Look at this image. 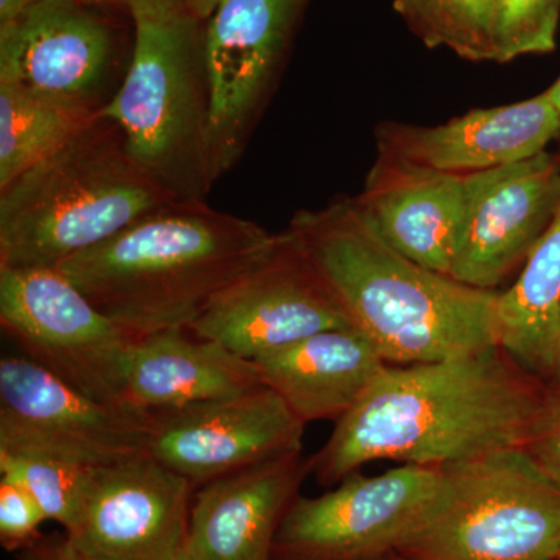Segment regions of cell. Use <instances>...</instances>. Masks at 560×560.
<instances>
[{
	"label": "cell",
	"mask_w": 560,
	"mask_h": 560,
	"mask_svg": "<svg viewBox=\"0 0 560 560\" xmlns=\"http://www.w3.org/2000/svg\"><path fill=\"white\" fill-rule=\"evenodd\" d=\"M445 469L440 506L397 552L418 560H560V485L526 448Z\"/></svg>",
	"instance_id": "8992f818"
},
{
	"label": "cell",
	"mask_w": 560,
	"mask_h": 560,
	"mask_svg": "<svg viewBox=\"0 0 560 560\" xmlns=\"http://www.w3.org/2000/svg\"><path fill=\"white\" fill-rule=\"evenodd\" d=\"M195 489L151 456L101 467L66 536L102 560H175L186 551Z\"/></svg>",
	"instance_id": "5bb4252c"
},
{
	"label": "cell",
	"mask_w": 560,
	"mask_h": 560,
	"mask_svg": "<svg viewBox=\"0 0 560 560\" xmlns=\"http://www.w3.org/2000/svg\"><path fill=\"white\" fill-rule=\"evenodd\" d=\"M393 248L451 276L466 206V175L378 156L355 198Z\"/></svg>",
	"instance_id": "ac0fdd59"
},
{
	"label": "cell",
	"mask_w": 560,
	"mask_h": 560,
	"mask_svg": "<svg viewBox=\"0 0 560 560\" xmlns=\"http://www.w3.org/2000/svg\"><path fill=\"white\" fill-rule=\"evenodd\" d=\"M254 363L305 425L345 418L389 366L355 327L319 331Z\"/></svg>",
	"instance_id": "ffe728a7"
},
{
	"label": "cell",
	"mask_w": 560,
	"mask_h": 560,
	"mask_svg": "<svg viewBox=\"0 0 560 560\" xmlns=\"http://www.w3.org/2000/svg\"><path fill=\"white\" fill-rule=\"evenodd\" d=\"M47 517L27 489L0 480V541L5 550H25L38 541L40 523Z\"/></svg>",
	"instance_id": "484cf974"
},
{
	"label": "cell",
	"mask_w": 560,
	"mask_h": 560,
	"mask_svg": "<svg viewBox=\"0 0 560 560\" xmlns=\"http://www.w3.org/2000/svg\"><path fill=\"white\" fill-rule=\"evenodd\" d=\"M289 231L386 363H431L499 346L500 293L408 259L383 238L355 198L301 210Z\"/></svg>",
	"instance_id": "7a4b0ae2"
},
{
	"label": "cell",
	"mask_w": 560,
	"mask_h": 560,
	"mask_svg": "<svg viewBox=\"0 0 560 560\" xmlns=\"http://www.w3.org/2000/svg\"><path fill=\"white\" fill-rule=\"evenodd\" d=\"M0 326L22 355L62 382L92 399L128 405L125 378L136 338L60 268L0 267Z\"/></svg>",
	"instance_id": "ba28073f"
},
{
	"label": "cell",
	"mask_w": 560,
	"mask_h": 560,
	"mask_svg": "<svg viewBox=\"0 0 560 560\" xmlns=\"http://www.w3.org/2000/svg\"><path fill=\"white\" fill-rule=\"evenodd\" d=\"M548 385L552 386V388L560 389V340L558 345V353H556L555 370H552V375Z\"/></svg>",
	"instance_id": "1f68e13d"
},
{
	"label": "cell",
	"mask_w": 560,
	"mask_h": 560,
	"mask_svg": "<svg viewBox=\"0 0 560 560\" xmlns=\"http://www.w3.org/2000/svg\"><path fill=\"white\" fill-rule=\"evenodd\" d=\"M175 560H191L190 559V556H189V552L184 551L183 555H179L178 558H176Z\"/></svg>",
	"instance_id": "e575fe53"
},
{
	"label": "cell",
	"mask_w": 560,
	"mask_h": 560,
	"mask_svg": "<svg viewBox=\"0 0 560 560\" xmlns=\"http://www.w3.org/2000/svg\"><path fill=\"white\" fill-rule=\"evenodd\" d=\"M308 0H220L205 21L213 183L235 167L278 81Z\"/></svg>",
	"instance_id": "8fae6325"
},
{
	"label": "cell",
	"mask_w": 560,
	"mask_h": 560,
	"mask_svg": "<svg viewBox=\"0 0 560 560\" xmlns=\"http://www.w3.org/2000/svg\"><path fill=\"white\" fill-rule=\"evenodd\" d=\"M349 327L348 313L287 230L187 330L256 361L319 331Z\"/></svg>",
	"instance_id": "7c38bea8"
},
{
	"label": "cell",
	"mask_w": 560,
	"mask_h": 560,
	"mask_svg": "<svg viewBox=\"0 0 560 560\" xmlns=\"http://www.w3.org/2000/svg\"><path fill=\"white\" fill-rule=\"evenodd\" d=\"M153 415L92 399L27 357L0 360V451L101 469L149 456Z\"/></svg>",
	"instance_id": "30bf717a"
},
{
	"label": "cell",
	"mask_w": 560,
	"mask_h": 560,
	"mask_svg": "<svg viewBox=\"0 0 560 560\" xmlns=\"http://www.w3.org/2000/svg\"><path fill=\"white\" fill-rule=\"evenodd\" d=\"M121 16L84 0H38L0 24V84L98 116L131 61L135 25Z\"/></svg>",
	"instance_id": "52a82bcc"
},
{
	"label": "cell",
	"mask_w": 560,
	"mask_h": 560,
	"mask_svg": "<svg viewBox=\"0 0 560 560\" xmlns=\"http://www.w3.org/2000/svg\"><path fill=\"white\" fill-rule=\"evenodd\" d=\"M550 385L500 346L431 363L393 366L311 456L312 475L335 485L374 460L451 466L525 448Z\"/></svg>",
	"instance_id": "6da1fadb"
},
{
	"label": "cell",
	"mask_w": 560,
	"mask_h": 560,
	"mask_svg": "<svg viewBox=\"0 0 560 560\" xmlns=\"http://www.w3.org/2000/svg\"><path fill=\"white\" fill-rule=\"evenodd\" d=\"M499 346L518 366L550 382L560 340V202L517 282L499 294Z\"/></svg>",
	"instance_id": "44dd1931"
},
{
	"label": "cell",
	"mask_w": 560,
	"mask_h": 560,
	"mask_svg": "<svg viewBox=\"0 0 560 560\" xmlns=\"http://www.w3.org/2000/svg\"><path fill=\"white\" fill-rule=\"evenodd\" d=\"M547 92L550 95L552 105H555V108L560 114V77L551 88H548Z\"/></svg>",
	"instance_id": "d6a6232c"
},
{
	"label": "cell",
	"mask_w": 560,
	"mask_h": 560,
	"mask_svg": "<svg viewBox=\"0 0 560 560\" xmlns=\"http://www.w3.org/2000/svg\"><path fill=\"white\" fill-rule=\"evenodd\" d=\"M447 480L445 466L401 464L377 477L353 471L324 495H298L280 523L272 558L385 559L430 521Z\"/></svg>",
	"instance_id": "9c48e42d"
},
{
	"label": "cell",
	"mask_w": 560,
	"mask_h": 560,
	"mask_svg": "<svg viewBox=\"0 0 560 560\" xmlns=\"http://www.w3.org/2000/svg\"><path fill=\"white\" fill-rule=\"evenodd\" d=\"M526 451L560 485V389L550 386V399Z\"/></svg>",
	"instance_id": "4316f807"
},
{
	"label": "cell",
	"mask_w": 560,
	"mask_h": 560,
	"mask_svg": "<svg viewBox=\"0 0 560 560\" xmlns=\"http://www.w3.org/2000/svg\"><path fill=\"white\" fill-rule=\"evenodd\" d=\"M95 117L0 84V190L68 145Z\"/></svg>",
	"instance_id": "7402d4cb"
},
{
	"label": "cell",
	"mask_w": 560,
	"mask_h": 560,
	"mask_svg": "<svg viewBox=\"0 0 560 560\" xmlns=\"http://www.w3.org/2000/svg\"><path fill=\"white\" fill-rule=\"evenodd\" d=\"M135 44L120 90L98 116L113 120L140 168L178 201H206L209 90L201 21L190 9L132 14Z\"/></svg>",
	"instance_id": "5b68a950"
},
{
	"label": "cell",
	"mask_w": 560,
	"mask_h": 560,
	"mask_svg": "<svg viewBox=\"0 0 560 560\" xmlns=\"http://www.w3.org/2000/svg\"><path fill=\"white\" fill-rule=\"evenodd\" d=\"M38 0H0V24L16 20Z\"/></svg>",
	"instance_id": "f546056e"
},
{
	"label": "cell",
	"mask_w": 560,
	"mask_h": 560,
	"mask_svg": "<svg viewBox=\"0 0 560 560\" xmlns=\"http://www.w3.org/2000/svg\"><path fill=\"white\" fill-rule=\"evenodd\" d=\"M219 3L220 0H190L191 10L201 21L208 20Z\"/></svg>",
	"instance_id": "4dcf8cb0"
},
{
	"label": "cell",
	"mask_w": 560,
	"mask_h": 560,
	"mask_svg": "<svg viewBox=\"0 0 560 560\" xmlns=\"http://www.w3.org/2000/svg\"><path fill=\"white\" fill-rule=\"evenodd\" d=\"M20 560H102L80 550L68 536L54 544H38L25 548Z\"/></svg>",
	"instance_id": "83f0119b"
},
{
	"label": "cell",
	"mask_w": 560,
	"mask_h": 560,
	"mask_svg": "<svg viewBox=\"0 0 560 560\" xmlns=\"http://www.w3.org/2000/svg\"><path fill=\"white\" fill-rule=\"evenodd\" d=\"M279 238L206 201H173L58 268L105 315L142 338L189 329Z\"/></svg>",
	"instance_id": "3957f363"
},
{
	"label": "cell",
	"mask_w": 560,
	"mask_h": 560,
	"mask_svg": "<svg viewBox=\"0 0 560 560\" xmlns=\"http://www.w3.org/2000/svg\"><path fill=\"white\" fill-rule=\"evenodd\" d=\"M94 470L65 460L0 451L2 478L27 489L47 521L60 523L66 533L79 518Z\"/></svg>",
	"instance_id": "cb8c5ba5"
},
{
	"label": "cell",
	"mask_w": 560,
	"mask_h": 560,
	"mask_svg": "<svg viewBox=\"0 0 560 560\" xmlns=\"http://www.w3.org/2000/svg\"><path fill=\"white\" fill-rule=\"evenodd\" d=\"M560 202V160L548 151L466 175V206L451 278L497 289L550 226Z\"/></svg>",
	"instance_id": "9a60e30c"
},
{
	"label": "cell",
	"mask_w": 560,
	"mask_h": 560,
	"mask_svg": "<svg viewBox=\"0 0 560 560\" xmlns=\"http://www.w3.org/2000/svg\"><path fill=\"white\" fill-rule=\"evenodd\" d=\"M311 458L291 455L198 488L186 550L191 560H271L276 536Z\"/></svg>",
	"instance_id": "e0dca14e"
},
{
	"label": "cell",
	"mask_w": 560,
	"mask_h": 560,
	"mask_svg": "<svg viewBox=\"0 0 560 560\" xmlns=\"http://www.w3.org/2000/svg\"><path fill=\"white\" fill-rule=\"evenodd\" d=\"M560 0H499L493 49L495 62L556 49Z\"/></svg>",
	"instance_id": "d4e9b609"
},
{
	"label": "cell",
	"mask_w": 560,
	"mask_h": 560,
	"mask_svg": "<svg viewBox=\"0 0 560 560\" xmlns=\"http://www.w3.org/2000/svg\"><path fill=\"white\" fill-rule=\"evenodd\" d=\"M264 386L256 363L187 329L136 338L128 357L125 401L138 410H178Z\"/></svg>",
	"instance_id": "d6986e66"
},
{
	"label": "cell",
	"mask_w": 560,
	"mask_h": 560,
	"mask_svg": "<svg viewBox=\"0 0 560 560\" xmlns=\"http://www.w3.org/2000/svg\"><path fill=\"white\" fill-rule=\"evenodd\" d=\"M385 560H418L408 558V556L400 555V552H390L389 556H386Z\"/></svg>",
	"instance_id": "836d02e7"
},
{
	"label": "cell",
	"mask_w": 560,
	"mask_h": 560,
	"mask_svg": "<svg viewBox=\"0 0 560 560\" xmlns=\"http://www.w3.org/2000/svg\"><path fill=\"white\" fill-rule=\"evenodd\" d=\"M559 132L560 114L545 91L512 105L470 110L438 127L382 124L377 142L383 158L469 175L536 156Z\"/></svg>",
	"instance_id": "2e32d148"
},
{
	"label": "cell",
	"mask_w": 560,
	"mask_h": 560,
	"mask_svg": "<svg viewBox=\"0 0 560 560\" xmlns=\"http://www.w3.org/2000/svg\"><path fill=\"white\" fill-rule=\"evenodd\" d=\"M101 9L124 13L127 16L143 11L190 9V0H84ZM194 11V10H191Z\"/></svg>",
	"instance_id": "f1b7e54d"
},
{
	"label": "cell",
	"mask_w": 560,
	"mask_h": 560,
	"mask_svg": "<svg viewBox=\"0 0 560 560\" xmlns=\"http://www.w3.org/2000/svg\"><path fill=\"white\" fill-rule=\"evenodd\" d=\"M151 415L149 456L197 489L302 451L305 423L267 385L228 399Z\"/></svg>",
	"instance_id": "4fadbf2b"
},
{
	"label": "cell",
	"mask_w": 560,
	"mask_h": 560,
	"mask_svg": "<svg viewBox=\"0 0 560 560\" xmlns=\"http://www.w3.org/2000/svg\"><path fill=\"white\" fill-rule=\"evenodd\" d=\"M175 200L97 116L68 145L0 190V267L58 268Z\"/></svg>",
	"instance_id": "277c9868"
},
{
	"label": "cell",
	"mask_w": 560,
	"mask_h": 560,
	"mask_svg": "<svg viewBox=\"0 0 560 560\" xmlns=\"http://www.w3.org/2000/svg\"><path fill=\"white\" fill-rule=\"evenodd\" d=\"M394 9L430 49L447 47L464 60H495L499 0H394Z\"/></svg>",
	"instance_id": "603a6c76"
},
{
	"label": "cell",
	"mask_w": 560,
	"mask_h": 560,
	"mask_svg": "<svg viewBox=\"0 0 560 560\" xmlns=\"http://www.w3.org/2000/svg\"><path fill=\"white\" fill-rule=\"evenodd\" d=\"M382 560H385V559H382Z\"/></svg>",
	"instance_id": "d590c367"
}]
</instances>
